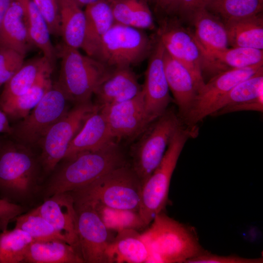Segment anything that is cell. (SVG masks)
I'll return each mask as SVG.
<instances>
[{"mask_svg": "<svg viewBox=\"0 0 263 263\" xmlns=\"http://www.w3.org/2000/svg\"><path fill=\"white\" fill-rule=\"evenodd\" d=\"M12 0H0V28Z\"/></svg>", "mask_w": 263, "mask_h": 263, "instance_id": "obj_45", "label": "cell"}, {"mask_svg": "<svg viewBox=\"0 0 263 263\" xmlns=\"http://www.w3.org/2000/svg\"><path fill=\"white\" fill-rule=\"evenodd\" d=\"M164 68L169 90L179 111L180 118L186 121L199 93V88L190 71L165 50Z\"/></svg>", "mask_w": 263, "mask_h": 263, "instance_id": "obj_17", "label": "cell"}, {"mask_svg": "<svg viewBox=\"0 0 263 263\" xmlns=\"http://www.w3.org/2000/svg\"><path fill=\"white\" fill-rule=\"evenodd\" d=\"M209 0H177L172 14L182 19L190 20L200 10L205 8Z\"/></svg>", "mask_w": 263, "mask_h": 263, "instance_id": "obj_40", "label": "cell"}, {"mask_svg": "<svg viewBox=\"0 0 263 263\" xmlns=\"http://www.w3.org/2000/svg\"><path fill=\"white\" fill-rule=\"evenodd\" d=\"M151 223L140 233L148 250L147 263H186L206 251L190 228L163 211Z\"/></svg>", "mask_w": 263, "mask_h": 263, "instance_id": "obj_1", "label": "cell"}, {"mask_svg": "<svg viewBox=\"0 0 263 263\" xmlns=\"http://www.w3.org/2000/svg\"><path fill=\"white\" fill-rule=\"evenodd\" d=\"M13 128L10 126L8 117L0 109V133H12Z\"/></svg>", "mask_w": 263, "mask_h": 263, "instance_id": "obj_44", "label": "cell"}, {"mask_svg": "<svg viewBox=\"0 0 263 263\" xmlns=\"http://www.w3.org/2000/svg\"><path fill=\"white\" fill-rule=\"evenodd\" d=\"M263 258H247L235 255L220 256L204 253L186 261V263H262Z\"/></svg>", "mask_w": 263, "mask_h": 263, "instance_id": "obj_37", "label": "cell"}, {"mask_svg": "<svg viewBox=\"0 0 263 263\" xmlns=\"http://www.w3.org/2000/svg\"><path fill=\"white\" fill-rule=\"evenodd\" d=\"M260 0L262 1H263V0Z\"/></svg>", "mask_w": 263, "mask_h": 263, "instance_id": "obj_47", "label": "cell"}, {"mask_svg": "<svg viewBox=\"0 0 263 263\" xmlns=\"http://www.w3.org/2000/svg\"><path fill=\"white\" fill-rule=\"evenodd\" d=\"M99 108L117 141L138 137L152 122L145 109L142 91L128 100Z\"/></svg>", "mask_w": 263, "mask_h": 263, "instance_id": "obj_14", "label": "cell"}, {"mask_svg": "<svg viewBox=\"0 0 263 263\" xmlns=\"http://www.w3.org/2000/svg\"><path fill=\"white\" fill-rule=\"evenodd\" d=\"M142 89L130 67L113 68L95 89V104L102 107L127 101L138 95Z\"/></svg>", "mask_w": 263, "mask_h": 263, "instance_id": "obj_18", "label": "cell"}, {"mask_svg": "<svg viewBox=\"0 0 263 263\" xmlns=\"http://www.w3.org/2000/svg\"><path fill=\"white\" fill-rule=\"evenodd\" d=\"M56 50L61 60L57 83L70 101L75 104L91 101L97 87L112 69L62 42Z\"/></svg>", "mask_w": 263, "mask_h": 263, "instance_id": "obj_3", "label": "cell"}, {"mask_svg": "<svg viewBox=\"0 0 263 263\" xmlns=\"http://www.w3.org/2000/svg\"><path fill=\"white\" fill-rule=\"evenodd\" d=\"M16 220L15 227L28 233L33 241L59 239L65 242L51 224L35 209L20 215Z\"/></svg>", "mask_w": 263, "mask_h": 263, "instance_id": "obj_34", "label": "cell"}, {"mask_svg": "<svg viewBox=\"0 0 263 263\" xmlns=\"http://www.w3.org/2000/svg\"><path fill=\"white\" fill-rule=\"evenodd\" d=\"M156 8L167 14H172L177 0H152Z\"/></svg>", "mask_w": 263, "mask_h": 263, "instance_id": "obj_43", "label": "cell"}, {"mask_svg": "<svg viewBox=\"0 0 263 263\" xmlns=\"http://www.w3.org/2000/svg\"><path fill=\"white\" fill-rule=\"evenodd\" d=\"M45 19L51 35L60 36L58 0H33Z\"/></svg>", "mask_w": 263, "mask_h": 263, "instance_id": "obj_36", "label": "cell"}, {"mask_svg": "<svg viewBox=\"0 0 263 263\" xmlns=\"http://www.w3.org/2000/svg\"><path fill=\"white\" fill-rule=\"evenodd\" d=\"M138 0H111L113 17L115 23L129 26L132 16Z\"/></svg>", "mask_w": 263, "mask_h": 263, "instance_id": "obj_39", "label": "cell"}, {"mask_svg": "<svg viewBox=\"0 0 263 263\" xmlns=\"http://www.w3.org/2000/svg\"><path fill=\"white\" fill-rule=\"evenodd\" d=\"M21 4L30 37L35 46L54 67L58 57L53 45L48 24L33 0H17Z\"/></svg>", "mask_w": 263, "mask_h": 263, "instance_id": "obj_26", "label": "cell"}, {"mask_svg": "<svg viewBox=\"0 0 263 263\" xmlns=\"http://www.w3.org/2000/svg\"><path fill=\"white\" fill-rule=\"evenodd\" d=\"M153 46L140 29L115 22L102 37L94 58L112 69L130 67L150 56Z\"/></svg>", "mask_w": 263, "mask_h": 263, "instance_id": "obj_7", "label": "cell"}, {"mask_svg": "<svg viewBox=\"0 0 263 263\" xmlns=\"http://www.w3.org/2000/svg\"><path fill=\"white\" fill-rule=\"evenodd\" d=\"M73 198L80 250L84 263H108L106 252L112 240L110 238L109 229L101 219L93 202Z\"/></svg>", "mask_w": 263, "mask_h": 263, "instance_id": "obj_10", "label": "cell"}, {"mask_svg": "<svg viewBox=\"0 0 263 263\" xmlns=\"http://www.w3.org/2000/svg\"><path fill=\"white\" fill-rule=\"evenodd\" d=\"M129 26L138 29H151L154 27L153 17L147 0H138Z\"/></svg>", "mask_w": 263, "mask_h": 263, "instance_id": "obj_38", "label": "cell"}, {"mask_svg": "<svg viewBox=\"0 0 263 263\" xmlns=\"http://www.w3.org/2000/svg\"><path fill=\"white\" fill-rule=\"evenodd\" d=\"M182 126L179 116L167 110L148 126L132 145V168L142 185L158 166L173 135Z\"/></svg>", "mask_w": 263, "mask_h": 263, "instance_id": "obj_6", "label": "cell"}, {"mask_svg": "<svg viewBox=\"0 0 263 263\" xmlns=\"http://www.w3.org/2000/svg\"><path fill=\"white\" fill-rule=\"evenodd\" d=\"M108 263H147L148 250L136 229L118 231L106 250Z\"/></svg>", "mask_w": 263, "mask_h": 263, "instance_id": "obj_23", "label": "cell"}, {"mask_svg": "<svg viewBox=\"0 0 263 263\" xmlns=\"http://www.w3.org/2000/svg\"><path fill=\"white\" fill-rule=\"evenodd\" d=\"M263 7L260 0H209L205 8L225 22L259 14Z\"/></svg>", "mask_w": 263, "mask_h": 263, "instance_id": "obj_31", "label": "cell"}, {"mask_svg": "<svg viewBox=\"0 0 263 263\" xmlns=\"http://www.w3.org/2000/svg\"><path fill=\"white\" fill-rule=\"evenodd\" d=\"M115 141H117L99 107L89 116L73 139L63 159H71L83 152L99 150Z\"/></svg>", "mask_w": 263, "mask_h": 263, "instance_id": "obj_19", "label": "cell"}, {"mask_svg": "<svg viewBox=\"0 0 263 263\" xmlns=\"http://www.w3.org/2000/svg\"><path fill=\"white\" fill-rule=\"evenodd\" d=\"M23 208L8 199L0 198V229L7 230L8 225L14 219L21 215Z\"/></svg>", "mask_w": 263, "mask_h": 263, "instance_id": "obj_41", "label": "cell"}, {"mask_svg": "<svg viewBox=\"0 0 263 263\" xmlns=\"http://www.w3.org/2000/svg\"><path fill=\"white\" fill-rule=\"evenodd\" d=\"M33 241L28 233L16 227L2 231L0 234V263H23Z\"/></svg>", "mask_w": 263, "mask_h": 263, "instance_id": "obj_33", "label": "cell"}, {"mask_svg": "<svg viewBox=\"0 0 263 263\" xmlns=\"http://www.w3.org/2000/svg\"><path fill=\"white\" fill-rule=\"evenodd\" d=\"M25 56L10 48L0 47V87L21 68Z\"/></svg>", "mask_w": 263, "mask_h": 263, "instance_id": "obj_35", "label": "cell"}, {"mask_svg": "<svg viewBox=\"0 0 263 263\" xmlns=\"http://www.w3.org/2000/svg\"><path fill=\"white\" fill-rule=\"evenodd\" d=\"M195 129L181 126L171 138L160 163L142 185L138 214L145 226L163 211L168 200L171 177L180 155Z\"/></svg>", "mask_w": 263, "mask_h": 263, "instance_id": "obj_4", "label": "cell"}, {"mask_svg": "<svg viewBox=\"0 0 263 263\" xmlns=\"http://www.w3.org/2000/svg\"><path fill=\"white\" fill-rule=\"evenodd\" d=\"M111 0H100L85 7L86 28L82 49L94 58L102 37L115 23Z\"/></svg>", "mask_w": 263, "mask_h": 263, "instance_id": "obj_21", "label": "cell"}, {"mask_svg": "<svg viewBox=\"0 0 263 263\" xmlns=\"http://www.w3.org/2000/svg\"><path fill=\"white\" fill-rule=\"evenodd\" d=\"M263 65L221 71L205 83L199 92L194 107L186 120L190 126L211 115L217 102L240 82L263 70Z\"/></svg>", "mask_w": 263, "mask_h": 263, "instance_id": "obj_13", "label": "cell"}, {"mask_svg": "<svg viewBox=\"0 0 263 263\" xmlns=\"http://www.w3.org/2000/svg\"><path fill=\"white\" fill-rule=\"evenodd\" d=\"M263 110V99H258L252 101L238 103L223 108L212 115L223 114L240 111H255L262 112Z\"/></svg>", "mask_w": 263, "mask_h": 263, "instance_id": "obj_42", "label": "cell"}, {"mask_svg": "<svg viewBox=\"0 0 263 263\" xmlns=\"http://www.w3.org/2000/svg\"><path fill=\"white\" fill-rule=\"evenodd\" d=\"M37 166L27 151L10 149L0 155V191L16 200L26 199L37 187Z\"/></svg>", "mask_w": 263, "mask_h": 263, "instance_id": "obj_12", "label": "cell"}, {"mask_svg": "<svg viewBox=\"0 0 263 263\" xmlns=\"http://www.w3.org/2000/svg\"><path fill=\"white\" fill-rule=\"evenodd\" d=\"M194 27V35L205 59L213 54L227 48L226 30L223 21L205 8L197 11L190 20Z\"/></svg>", "mask_w": 263, "mask_h": 263, "instance_id": "obj_20", "label": "cell"}, {"mask_svg": "<svg viewBox=\"0 0 263 263\" xmlns=\"http://www.w3.org/2000/svg\"><path fill=\"white\" fill-rule=\"evenodd\" d=\"M54 67L43 56L24 62L21 68L4 85L0 102L21 95L32 88L46 73Z\"/></svg>", "mask_w": 263, "mask_h": 263, "instance_id": "obj_25", "label": "cell"}, {"mask_svg": "<svg viewBox=\"0 0 263 263\" xmlns=\"http://www.w3.org/2000/svg\"><path fill=\"white\" fill-rule=\"evenodd\" d=\"M98 108L91 101L75 104L49 128L39 142L41 161L46 171L53 170L64 159L73 139L89 116Z\"/></svg>", "mask_w": 263, "mask_h": 263, "instance_id": "obj_8", "label": "cell"}, {"mask_svg": "<svg viewBox=\"0 0 263 263\" xmlns=\"http://www.w3.org/2000/svg\"><path fill=\"white\" fill-rule=\"evenodd\" d=\"M165 49L158 38L150 56L142 87L146 112L153 121L163 114L172 101L166 76L164 56Z\"/></svg>", "mask_w": 263, "mask_h": 263, "instance_id": "obj_15", "label": "cell"}, {"mask_svg": "<svg viewBox=\"0 0 263 263\" xmlns=\"http://www.w3.org/2000/svg\"><path fill=\"white\" fill-rule=\"evenodd\" d=\"M224 23L228 45L263 50V18L262 14Z\"/></svg>", "mask_w": 263, "mask_h": 263, "instance_id": "obj_28", "label": "cell"}, {"mask_svg": "<svg viewBox=\"0 0 263 263\" xmlns=\"http://www.w3.org/2000/svg\"><path fill=\"white\" fill-rule=\"evenodd\" d=\"M58 1L62 42L72 48H82L86 28L84 11L74 0Z\"/></svg>", "mask_w": 263, "mask_h": 263, "instance_id": "obj_27", "label": "cell"}, {"mask_svg": "<svg viewBox=\"0 0 263 263\" xmlns=\"http://www.w3.org/2000/svg\"><path fill=\"white\" fill-rule=\"evenodd\" d=\"M142 184L132 167H118L90 184L73 191L75 197L90 200L114 209L138 213Z\"/></svg>", "mask_w": 263, "mask_h": 263, "instance_id": "obj_5", "label": "cell"}, {"mask_svg": "<svg viewBox=\"0 0 263 263\" xmlns=\"http://www.w3.org/2000/svg\"><path fill=\"white\" fill-rule=\"evenodd\" d=\"M80 7H86L88 5L102 0H74Z\"/></svg>", "mask_w": 263, "mask_h": 263, "instance_id": "obj_46", "label": "cell"}, {"mask_svg": "<svg viewBox=\"0 0 263 263\" xmlns=\"http://www.w3.org/2000/svg\"><path fill=\"white\" fill-rule=\"evenodd\" d=\"M69 101L57 82L53 83L35 108L13 129L12 133L22 143H39L49 128L69 110Z\"/></svg>", "mask_w": 263, "mask_h": 263, "instance_id": "obj_9", "label": "cell"}, {"mask_svg": "<svg viewBox=\"0 0 263 263\" xmlns=\"http://www.w3.org/2000/svg\"><path fill=\"white\" fill-rule=\"evenodd\" d=\"M117 142H113L97 150L79 153L66 160V164L49 183L47 197L78 189L124 165V155Z\"/></svg>", "mask_w": 263, "mask_h": 263, "instance_id": "obj_2", "label": "cell"}, {"mask_svg": "<svg viewBox=\"0 0 263 263\" xmlns=\"http://www.w3.org/2000/svg\"><path fill=\"white\" fill-rule=\"evenodd\" d=\"M0 47L16 51L25 56L35 47L28 33L20 2L12 0L0 28Z\"/></svg>", "mask_w": 263, "mask_h": 263, "instance_id": "obj_22", "label": "cell"}, {"mask_svg": "<svg viewBox=\"0 0 263 263\" xmlns=\"http://www.w3.org/2000/svg\"><path fill=\"white\" fill-rule=\"evenodd\" d=\"M35 209L51 224L65 242L81 254L76 214L71 192L56 193L47 197Z\"/></svg>", "mask_w": 263, "mask_h": 263, "instance_id": "obj_16", "label": "cell"}, {"mask_svg": "<svg viewBox=\"0 0 263 263\" xmlns=\"http://www.w3.org/2000/svg\"><path fill=\"white\" fill-rule=\"evenodd\" d=\"M263 51L256 48L234 47L226 48L210 56L207 60L209 70L244 68L263 65Z\"/></svg>", "mask_w": 263, "mask_h": 263, "instance_id": "obj_30", "label": "cell"}, {"mask_svg": "<svg viewBox=\"0 0 263 263\" xmlns=\"http://www.w3.org/2000/svg\"><path fill=\"white\" fill-rule=\"evenodd\" d=\"M158 34L166 51L190 71L199 92L205 83L202 74L205 59L194 33L178 19H165Z\"/></svg>", "mask_w": 263, "mask_h": 263, "instance_id": "obj_11", "label": "cell"}, {"mask_svg": "<svg viewBox=\"0 0 263 263\" xmlns=\"http://www.w3.org/2000/svg\"><path fill=\"white\" fill-rule=\"evenodd\" d=\"M52 72L45 74L24 94L0 102V109L8 118L22 119L26 117L52 86Z\"/></svg>", "mask_w": 263, "mask_h": 263, "instance_id": "obj_29", "label": "cell"}, {"mask_svg": "<svg viewBox=\"0 0 263 263\" xmlns=\"http://www.w3.org/2000/svg\"><path fill=\"white\" fill-rule=\"evenodd\" d=\"M24 263H83L80 253L64 241H33L27 250Z\"/></svg>", "mask_w": 263, "mask_h": 263, "instance_id": "obj_24", "label": "cell"}, {"mask_svg": "<svg viewBox=\"0 0 263 263\" xmlns=\"http://www.w3.org/2000/svg\"><path fill=\"white\" fill-rule=\"evenodd\" d=\"M263 99V70L240 82L222 97L214 105L212 115L225 107Z\"/></svg>", "mask_w": 263, "mask_h": 263, "instance_id": "obj_32", "label": "cell"}]
</instances>
